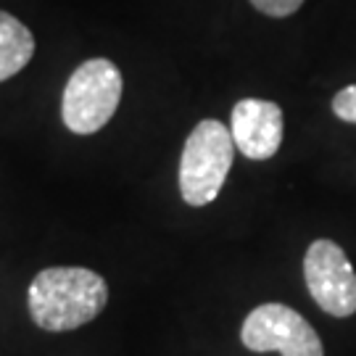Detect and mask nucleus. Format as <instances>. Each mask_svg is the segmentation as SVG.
Returning <instances> with one entry per match:
<instances>
[{
    "mask_svg": "<svg viewBox=\"0 0 356 356\" xmlns=\"http://www.w3.org/2000/svg\"><path fill=\"white\" fill-rule=\"evenodd\" d=\"M35 325L48 332H66L88 325L108 304V285L85 267L42 269L26 293Z\"/></svg>",
    "mask_w": 356,
    "mask_h": 356,
    "instance_id": "f257e3e1",
    "label": "nucleus"
},
{
    "mask_svg": "<svg viewBox=\"0 0 356 356\" xmlns=\"http://www.w3.org/2000/svg\"><path fill=\"white\" fill-rule=\"evenodd\" d=\"M124 79L114 61L90 58L72 72L61 98V119L74 135L103 129L119 108Z\"/></svg>",
    "mask_w": 356,
    "mask_h": 356,
    "instance_id": "f03ea898",
    "label": "nucleus"
},
{
    "mask_svg": "<svg viewBox=\"0 0 356 356\" xmlns=\"http://www.w3.org/2000/svg\"><path fill=\"white\" fill-rule=\"evenodd\" d=\"M235 159V140L229 129L216 122L204 119L193 129L179 159V193L188 206H206L216 201L229 166Z\"/></svg>",
    "mask_w": 356,
    "mask_h": 356,
    "instance_id": "7ed1b4c3",
    "label": "nucleus"
},
{
    "mask_svg": "<svg viewBox=\"0 0 356 356\" xmlns=\"http://www.w3.org/2000/svg\"><path fill=\"white\" fill-rule=\"evenodd\" d=\"M241 341L256 354L277 351L282 356H325L317 330L285 304L256 306L243 322Z\"/></svg>",
    "mask_w": 356,
    "mask_h": 356,
    "instance_id": "20e7f679",
    "label": "nucleus"
},
{
    "mask_svg": "<svg viewBox=\"0 0 356 356\" xmlns=\"http://www.w3.org/2000/svg\"><path fill=\"white\" fill-rule=\"evenodd\" d=\"M304 280L314 304L330 317L356 314V272L346 251L332 241H314L304 256Z\"/></svg>",
    "mask_w": 356,
    "mask_h": 356,
    "instance_id": "39448f33",
    "label": "nucleus"
},
{
    "mask_svg": "<svg viewBox=\"0 0 356 356\" xmlns=\"http://www.w3.org/2000/svg\"><path fill=\"white\" fill-rule=\"evenodd\" d=\"M282 108L275 101L243 98L232 108L229 135L245 159L267 161L282 145Z\"/></svg>",
    "mask_w": 356,
    "mask_h": 356,
    "instance_id": "423d86ee",
    "label": "nucleus"
},
{
    "mask_svg": "<svg viewBox=\"0 0 356 356\" xmlns=\"http://www.w3.org/2000/svg\"><path fill=\"white\" fill-rule=\"evenodd\" d=\"M35 56V38L16 16L0 11V82L16 76Z\"/></svg>",
    "mask_w": 356,
    "mask_h": 356,
    "instance_id": "0eeeda50",
    "label": "nucleus"
},
{
    "mask_svg": "<svg viewBox=\"0 0 356 356\" xmlns=\"http://www.w3.org/2000/svg\"><path fill=\"white\" fill-rule=\"evenodd\" d=\"M259 13L264 16H272V19H285V16H293L304 6V0H251Z\"/></svg>",
    "mask_w": 356,
    "mask_h": 356,
    "instance_id": "6e6552de",
    "label": "nucleus"
},
{
    "mask_svg": "<svg viewBox=\"0 0 356 356\" xmlns=\"http://www.w3.org/2000/svg\"><path fill=\"white\" fill-rule=\"evenodd\" d=\"M332 114L348 124H356V85H348L332 98Z\"/></svg>",
    "mask_w": 356,
    "mask_h": 356,
    "instance_id": "1a4fd4ad",
    "label": "nucleus"
}]
</instances>
